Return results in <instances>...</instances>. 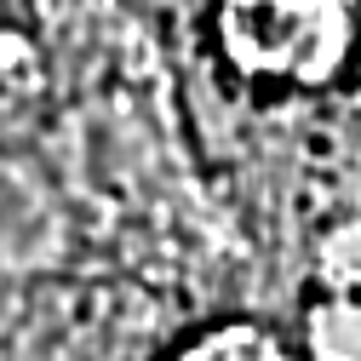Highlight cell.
I'll return each mask as SVG.
<instances>
[{
	"mask_svg": "<svg viewBox=\"0 0 361 361\" xmlns=\"http://www.w3.org/2000/svg\"><path fill=\"white\" fill-rule=\"evenodd\" d=\"M178 361H287V350L258 327H218L190 350H178Z\"/></svg>",
	"mask_w": 361,
	"mask_h": 361,
	"instance_id": "7a4b0ae2",
	"label": "cell"
},
{
	"mask_svg": "<svg viewBox=\"0 0 361 361\" xmlns=\"http://www.w3.org/2000/svg\"><path fill=\"white\" fill-rule=\"evenodd\" d=\"M224 47L247 75L327 80L350 47V0H224Z\"/></svg>",
	"mask_w": 361,
	"mask_h": 361,
	"instance_id": "6da1fadb",
	"label": "cell"
}]
</instances>
